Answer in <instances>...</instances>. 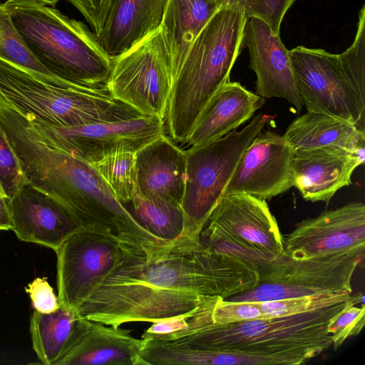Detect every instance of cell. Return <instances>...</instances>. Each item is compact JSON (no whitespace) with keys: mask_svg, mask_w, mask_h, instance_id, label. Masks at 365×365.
<instances>
[{"mask_svg":"<svg viewBox=\"0 0 365 365\" xmlns=\"http://www.w3.org/2000/svg\"><path fill=\"white\" fill-rule=\"evenodd\" d=\"M26 291L29 294L33 307L37 312L51 313L60 307L58 297L46 278L34 279L27 285Z\"/></svg>","mask_w":365,"mask_h":365,"instance_id":"cell-35","label":"cell"},{"mask_svg":"<svg viewBox=\"0 0 365 365\" xmlns=\"http://www.w3.org/2000/svg\"><path fill=\"white\" fill-rule=\"evenodd\" d=\"M220 9L218 0H168L160 29L170 56L173 81L192 43Z\"/></svg>","mask_w":365,"mask_h":365,"instance_id":"cell-22","label":"cell"},{"mask_svg":"<svg viewBox=\"0 0 365 365\" xmlns=\"http://www.w3.org/2000/svg\"><path fill=\"white\" fill-rule=\"evenodd\" d=\"M294 150L271 130L260 132L243 153L223 195L247 194L270 200L293 187Z\"/></svg>","mask_w":365,"mask_h":365,"instance_id":"cell-14","label":"cell"},{"mask_svg":"<svg viewBox=\"0 0 365 365\" xmlns=\"http://www.w3.org/2000/svg\"><path fill=\"white\" fill-rule=\"evenodd\" d=\"M364 163V155L336 146L294 150L292 178L307 201L329 202L341 187L351 184L354 170Z\"/></svg>","mask_w":365,"mask_h":365,"instance_id":"cell-18","label":"cell"},{"mask_svg":"<svg viewBox=\"0 0 365 365\" xmlns=\"http://www.w3.org/2000/svg\"><path fill=\"white\" fill-rule=\"evenodd\" d=\"M145 341L128 329L78 317L55 365H139Z\"/></svg>","mask_w":365,"mask_h":365,"instance_id":"cell-17","label":"cell"},{"mask_svg":"<svg viewBox=\"0 0 365 365\" xmlns=\"http://www.w3.org/2000/svg\"><path fill=\"white\" fill-rule=\"evenodd\" d=\"M296 0H249L245 11L247 18L264 21L277 35L280 34L282 20Z\"/></svg>","mask_w":365,"mask_h":365,"instance_id":"cell-33","label":"cell"},{"mask_svg":"<svg viewBox=\"0 0 365 365\" xmlns=\"http://www.w3.org/2000/svg\"><path fill=\"white\" fill-rule=\"evenodd\" d=\"M187 155L165 134L135 151L136 191L150 200L181 205Z\"/></svg>","mask_w":365,"mask_h":365,"instance_id":"cell-19","label":"cell"},{"mask_svg":"<svg viewBox=\"0 0 365 365\" xmlns=\"http://www.w3.org/2000/svg\"><path fill=\"white\" fill-rule=\"evenodd\" d=\"M123 247L120 262L76 309L78 317L115 327L161 322L190 314L210 297L227 299L259 282L255 265L202 247L153 257Z\"/></svg>","mask_w":365,"mask_h":365,"instance_id":"cell-1","label":"cell"},{"mask_svg":"<svg viewBox=\"0 0 365 365\" xmlns=\"http://www.w3.org/2000/svg\"><path fill=\"white\" fill-rule=\"evenodd\" d=\"M0 94L27 117L59 126L124 120L143 115L108 88L62 87L0 59Z\"/></svg>","mask_w":365,"mask_h":365,"instance_id":"cell-5","label":"cell"},{"mask_svg":"<svg viewBox=\"0 0 365 365\" xmlns=\"http://www.w3.org/2000/svg\"><path fill=\"white\" fill-rule=\"evenodd\" d=\"M364 296L358 292L351 296L339 314L329 324L334 350L339 349L346 339L356 336L362 330L365 323Z\"/></svg>","mask_w":365,"mask_h":365,"instance_id":"cell-29","label":"cell"},{"mask_svg":"<svg viewBox=\"0 0 365 365\" xmlns=\"http://www.w3.org/2000/svg\"><path fill=\"white\" fill-rule=\"evenodd\" d=\"M56 253L59 304L76 311L118 264L123 247L108 236L81 230Z\"/></svg>","mask_w":365,"mask_h":365,"instance_id":"cell-12","label":"cell"},{"mask_svg":"<svg viewBox=\"0 0 365 365\" xmlns=\"http://www.w3.org/2000/svg\"><path fill=\"white\" fill-rule=\"evenodd\" d=\"M345 293L323 296L293 297L266 302H259L262 319L284 317L307 312L328 304Z\"/></svg>","mask_w":365,"mask_h":365,"instance_id":"cell-31","label":"cell"},{"mask_svg":"<svg viewBox=\"0 0 365 365\" xmlns=\"http://www.w3.org/2000/svg\"><path fill=\"white\" fill-rule=\"evenodd\" d=\"M243 43L248 48L250 67L257 77L256 94L264 98L287 100L298 112L303 106L289 51L279 35L256 17L247 18Z\"/></svg>","mask_w":365,"mask_h":365,"instance_id":"cell-16","label":"cell"},{"mask_svg":"<svg viewBox=\"0 0 365 365\" xmlns=\"http://www.w3.org/2000/svg\"><path fill=\"white\" fill-rule=\"evenodd\" d=\"M218 1L221 9H238L245 13L249 0H218Z\"/></svg>","mask_w":365,"mask_h":365,"instance_id":"cell-37","label":"cell"},{"mask_svg":"<svg viewBox=\"0 0 365 365\" xmlns=\"http://www.w3.org/2000/svg\"><path fill=\"white\" fill-rule=\"evenodd\" d=\"M90 165L123 205L133 199L137 190L135 150L118 148Z\"/></svg>","mask_w":365,"mask_h":365,"instance_id":"cell-27","label":"cell"},{"mask_svg":"<svg viewBox=\"0 0 365 365\" xmlns=\"http://www.w3.org/2000/svg\"><path fill=\"white\" fill-rule=\"evenodd\" d=\"M365 251L341 252L305 259L284 253L259 269V282L230 301L266 302L293 297L351 293V279Z\"/></svg>","mask_w":365,"mask_h":365,"instance_id":"cell-8","label":"cell"},{"mask_svg":"<svg viewBox=\"0 0 365 365\" xmlns=\"http://www.w3.org/2000/svg\"><path fill=\"white\" fill-rule=\"evenodd\" d=\"M168 0H113L97 37L104 51L116 57L160 28Z\"/></svg>","mask_w":365,"mask_h":365,"instance_id":"cell-21","label":"cell"},{"mask_svg":"<svg viewBox=\"0 0 365 365\" xmlns=\"http://www.w3.org/2000/svg\"><path fill=\"white\" fill-rule=\"evenodd\" d=\"M245 12L220 9L192 43L173 79L165 123L170 138L186 144L210 98L229 80L243 43Z\"/></svg>","mask_w":365,"mask_h":365,"instance_id":"cell-3","label":"cell"},{"mask_svg":"<svg viewBox=\"0 0 365 365\" xmlns=\"http://www.w3.org/2000/svg\"><path fill=\"white\" fill-rule=\"evenodd\" d=\"M36 2L41 3L43 4L54 6L61 0H30Z\"/></svg>","mask_w":365,"mask_h":365,"instance_id":"cell-38","label":"cell"},{"mask_svg":"<svg viewBox=\"0 0 365 365\" xmlns=\"http://www.w3.org/2000/svg\"><path fill=\"white\" fill-rule=\"evenodd\" d=\"M343 74L361 110L365 113V6L359 13L355 39L344 53L337 54Z\"/></svg>","mask_w":365,"mask_h":365,"instance_id":"cell-28","label":"cell"},{"mask_svg":"<svg viewBox=\"0 0 365 365\" xmlns=\"http://www.w3.org/2000/svg\"><path fill=\"white\" fill-rule=\"evenodd\" d=\"M170 56L160 29L113 58L111 95L143 115L165 120L172 90Z\"/></svg>","mask_w":365,"mask_h":365,"instance_id":"cell-9","label":"cell"},{"mask_svg":"<svg viewBox=\"0 0 365 365\" xmlns=\"http://www.w3.org/2000/svg\"><path fill=\"white\" fill-rule=\"evenodd\" d=\"M26 117L45 143L89 164L118 148L136 151L165 134V120L156 116L76 126L51 125Z\"/></svg>","mask_w":365,"mask_h":365,"instance_id":"cell-10","label":"cell"},{"mask_svg":"<svg viewBox=\"0 0 365 365\" xmlns=\"http://www.w3.org/2000/svg\"><path fill=\"white\" fill-rule=\"evenodd\" d=\"M273 116L259 113L240 130L186 150L182 209L192 231L200 237L212 212L223 196L246 148Z\"/></svg>","mask_w":365,"mask_h":365,"instance_id":"cell-7","label":"cell"},{"mask_svg":"<svg viewBox=\"0 0 365 365\" xmlns=\"http://www.w3.org/2000/svg\"><path fill=\"white\" fill-rule=\"evenodd\" d=\"M0 59L21 68L46 83L62 87L78 86L51 73L32 54L4 4L0 2Z\"/></svg>","mask_w":365,"mask_h":365,"instance_id":"cell-26","label":"cell"},{"mask_svg":"<svg viewBox=\"0 0 365 365\" xmlns=\"http://www.w3.org/2000/svg\"><path fill=\"white\" fill-rule=\"evenodd\" d=\"M123 206L143 228L163 241L177 246L201 247L200 237L192 231L181 205L148 199L136 191Z\"/></svg>","mask_w":365,"mask_h":365,"instance_id":"cell-24","label":"cell"},{"mask_svg":"<svg viewBox=\"0 0 365 365\" xmlns=\"http://www.w3.org/2000/svg\"><path fill=\"white\" fill-rule=\"evenodd\" d=\"M289 53L296 86L307 111L348 120L365 132V113L343 74L337 54L302 46Z\"/></svg>","mask_w":365,"mask_h":365,"instance_id":"cell-11","label":"cell"},{"mask_svg":"<svg viewBox=\"0 0 365 365\" xmlns=\"http://www.w3.org/2000/svg\"><path fill=\"white\" fill-rule=\"evenodd\" d=\"M9 200L0 185V230H12Z\"/></svg>","mask_w":365,"mask_h":365,"instance_id":"cell-36","label":"cell"},{"mask_svg":"<svg viewBox=\"0 0 365 365\" xmlns=\"http://www.w3.org/2000/svg\"><path fill=\"white\" fill-rule=\"evenodd\" d=\"M345 293L324 306L299 314L233 324L211 322L200 305L191 314L162 324L159 340H176L193 346L262 355L282 365H299L331 346L329 324L347 304Z\"/></svg>","mask_w":365,"mask_h":365,"instance_id":"cell-2","label":"cell"},{"mask_svg":"<svg viewBox=\"0 0 365 365\" xmlns=\"http://www.w3.org/2000/svg\"><path fill=\"white\" fill-rule=\"evenodd\" d=\"M283 243L284 253L297 259L365 251V205L351 202L303 220Z\"/></svg>","mask_w":365,"mask_h":365,"instance_id":"cell-13","label":"cell"},{"mask_svg":"<svg viewBox=\"0 0 365 365\" xmlns=\"http://www.w3.org/2000/svg\"><path fill=\"white\" fill-rule=\"evenodd\" d=\"M283 137L294 150L336 146L364 155L365 132L348 120L324 113L307 112L296 118Z\"/></svg>","mask_w":365,"mask_h":365,"instance_id":"cell-23","label":"cell"},{"mask_svg":"<svg viewBox=\"0 0 365 365\" xmlns=\"http://www.w3.org/2000/svg\"><path fill=\"white\" fill-rule=\"evenodd\" d=\"M202 307L212 322L220 324L262 318L259 302L230 301L221 297H210Z\"/></svg>","mask_w":365,"mask_h":365,"instance_id":"cell-30","label":"cell"},{"mask_svg":"<svg viewBox=\"0 0 365 365\" xmlns=\"http://www.w3.org/2000/svg\"><path fill=\"white\" fill-rule=\"evenodd\" d=\"M77 318L76 310L61 305L51 313L34 311L30 319L32 346L43 364L55 365Z\"/></svg>","mask_w":365,"mask_h":365,"instance_id":"cell-25","label":"cell"},{"mask_svg":"<svg viewBox=\"0 0 365 365\" xmlns=\"http://www.w3.org/2000/svg\"><path fill=\"white\" fill-rule=\"evenodd\" d=\"M264 98L238 82L227 81L210 98L186 143L190 147L217 140L250 120Z\"/></svg>","mask_w":365,"mask_h":365,"instance_id":"cell-20","label":"cell"},{"mask_svg":"<svg viewBox=\"0 0 365 365\" xmlns=\"http://www.w3.org/2000/svg\"><path fill=\"white\" fill-rule=\"evenodd\" d=\"M25 182L18 158L0 122V185L11 198Z\"/></svg>","mask_w":365,"mask_h":365,"instance_id":"cell-32","label":"cell"},{"mask_svg":"<svg viewBox=\"0 0 365 365\" xmlns=\"http://www.w3.org/2000/svg\"><path fill=\"white\" fill-rule=\"evenodd\" d=\"M4 4L28 48L51 73L81 87L108 88L113 58L83 23L34 1Z\"/></svg>","mask_w":365,"mask_h":365,"instance_id":"cell-4","label":"cell"},{"mask_svg":"<svg viewBox=\"0 0 365 365\" xmlns=\"http://www.w3.org/2000/svg\"><path fill=\"white\" fill-rule=\"evenodd\" d=\"M84 16L93 32L101 34L113 0H66Z\"/></svg>","mask_w":365,"mask_h":365,"instance_id":"cell-34","label":"cell"},{"mask_svg":"<svg viewBox=\"0 0 365 365\" xmlns=\"http://www.w3.org/2000/svg\"><path fill=\"white\" fill-rule=\"evenodd\" d=\"M12 230L21 241L36 243L56 252L81 228L73 215L53 197L29 182L9 200Z\"/></svg>","mask_w":365,"mask_h":365,"instance_id":"cell-15","label":"cell"},{"mask_svg":"<svg viewBox=\"0 0 365 365\" xmlns=\"http://www.w3.org/2000/svg\"><path fill=\"white\" fill-rule=\"evenodd\" d=\"M201 247L260 269L284 254L283 237L266 200L247 194L223 195L200 233Z\"/></svg>","mask_w":365,"mask_h":365,"instance_id":"cell-6","label":"cell"}]
</instances>
